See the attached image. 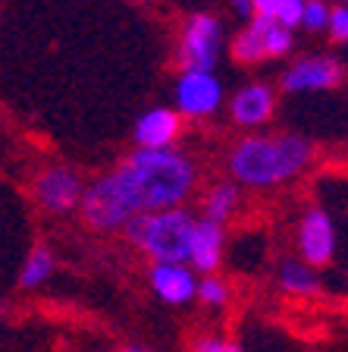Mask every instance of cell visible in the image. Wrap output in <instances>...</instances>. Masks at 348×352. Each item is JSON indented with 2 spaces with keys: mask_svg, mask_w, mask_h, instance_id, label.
<instances>
[{
  "mask_svg": "<svg viewBox=\"0 0 348 352\" xmlns=\"http://www.w3.org/2000/svg\"><path fill=\"white\" fill-rule=\"evenodd\" d=\"M198 167L173 148H135L107 176L82 192V217L91 230H119L163 208H182L195 192Z\"/></svg>",
  "mask_w": 348,
  "mask_h": 352,
  "instance_id": "obj_1",
  "label": "cell"
},
{
  "mask_svg": "<svg viewBox=\"0 0 348 352\" xmlns=\"http://www.w3.org/2000/svg\"><path fill=\"white\" fill-rule=\"evenodd\" d=\"M311 161L314 145L298 132H279V135L251 132L232 145L226 167L235 183L251 189H273L301 176Z\"/></svg>",
  "mask_w": 348,
  "mask_h": 352,
  "instance_id": "obj_2",
  "label": "cell"
},
{
  "mask_svg": "<svg viewBox=\"0 0 348 352\" xmlns=\"http://www.w3.org/2000/svg\"><path fill=\"white\" fill-rule=\"evenodd\" d=\"M195 214L185 208H163L126 223V236L135 242L154 264H185L189 261Z\"/></svg>",
  "mask_w": 348,
  "mask_h": 352,
  "instance_id": "obj_3",
  "label": "cell"
},
{
  "mask_svg": "<svg viewBox=\"0 0 348 352\" xmlns=\"http://www.w3.org/2000/svg\"><path fill=\"white\" fill-rule=\"evenodd\" d=\"M295 47V35L292 29H283L270 19L261 16H251V19L242 25V32L232 38V60L235 63H264V60H279Z\"/></svg>",
  "mask_w": 348,
  "mask_h": 352,
  "instance_id": "obj_4",
  "label": "cell"
},
{
  "mask_svg": "<svg viewBox=\"0 0 348 352\" xmlns=\"http://www.w3.org/2000/svg\"><path fill=\"white\" fill-rule=\"evenodd\" d=\"M223 22L211 13H195L179 38V63L182 69H204L213 73L223 57Z\"/></svg>",
  "mask_w": 348,
  "mask_h": 352,
  "instance_id": "obj_5",
  "label": "cell"
},
{
  "mask_svg": "<svg viewBox=\"0 0 348 352\" xmlns=\"http://www.w3.org/2000/svg\"><path fill=\"white\" fill-rule=\"evenodd\" d=\"M176 113L189 120L213 117L223 107V82L217 73H204V69H182L176 79Z\"/></svg>",
  "mask_w": 348,
  "mask_h": 352,
  "instance_id": "obj_6",
  "label": "cell"
},
{
  "mask_svg": "<svg viewBox=\"0 0 348 352\" xmlns=\"http://www.w3.org/2000/svg\"><path fill=\"white\" fill-rule=\"evenodd\" d=\"M342 82V66L336 57L327 54H314L301 57L283 73V91L289 95H305V91H327Z\"/></svg>",
  "mask_w": 348,
  "mask_h": 352,
  "instance_id": "obj_7",
  "label": "cell"
},
{
  "mask_svg": "<svg viewBox=\"0 0 348 352\" xmlns=\"http://www.w3.org/2000/svg\"><path fill=\"white\" fill-rule=\"evenodd\" d=\"M82 192H85L82 179L66 167H51L35 179L38 201H41L44 211H51V214H66V211H73V208H79Z\"/></svg>",
  "mask_w": 348,
  "mask_h": 352,
  "instance_id": "obj_8",
  "label": "cell"
},
{
  "mask_svg": "<svg viewBox=\"0 0 348 352\" xmlns=\"http://www.w3.org/2000/svg\"><path fill=\"white\" fill-rule=\"evenodd\" d=\"M298 249L305 255V264H329L336 255V227L333 220H329L327 211H308L301 217V227H298Z\"/></svg>",
  "mask_w": 348,
  "mask_h": 352,
  "instance_id": "obj_9",
  "label": "cell"
},
{
  "mask_svg": "<svg viewBox=\"0 0 348 352\" xmlns=\"http://www.w3.org/2000/svg\"><path fill=\"white\" fill-rule=\"evenodd\" d=\"M276 110V95L273 88L264 82H248L242 85L229 101V117L242 129H257V126L270 123Z\"/></svg>",
  "mask_w": 348,
  "mask_h": 352,
  "instance_id": "obj_10",
  "label": "cell"
},
{
  "mask_svg": "<svg viewBox=\"0 0 348 352\" xmlns=\"http://www.w3.org/2000/svg\"><path fill=\"white\" fill-rule=\"evenodd\" d=\"M132 135L138 148H173L182 135V117L173 107H151L135 120Z\"/></svg>",
  "mask_w": 348,
  "mask_h": 352,
  "instance_id": "obj_11",
  "label": "cell"
},
{
  "mask_svg": "<svg viewBox=\"0 0 348 352\" xmlns=\"http://www.w3.org/2000/svg\"><path fill=\"white\" fill-rule=\"evenodd\" d=\"M151 289L167 302V305H185V302H192V296H195L198 280L185 264H154Z\"/></svg>",
  "mask_w": 348,
  "mask_h": 352,
  "instance_id": "obj_12",
  "label": "cell"
},
{
  "mask_svg": "<svg viewBox=\"0 0 348 352\" xmlns=\"http://www.w3.org/2000/svg\"><path fill=\"white\" fill-rule=\"evenodd\" d=\"M220 258H223V227L211 223V220H195L192 245H189V264L201 274H213Z\"/></svg>",
  "mask_w": 348,
  "mask_h": 352,
  "instance_id": "obj_13",
  "label": "cell"
},
{
  "mask_svg": "<svg viewBox=\"0 0 348 352\" xmlns=\"http://www.w3.org/2000/svg\"><path fill=\"white\" fill-rule=\"evenodd\" d=\"M251 10L254 16L261 19H270L283 29H298L301 22V10H305V0H251Z\"/></svg>",
  "mask_w": 348,
  "mask_h": 352,
  "instance_id": "obj_14",
  "label": "cell"
},
{
  "mask_svg": "<svg viewBox=\"0 0 348 352\" xmlns=\"http://www.w3.org/2000/svg\"><path fill=\"white\" fill-rule=\"evenodd\" d=\"M239 205V186L235 183H217L207 195H204V220H211V223H220L223 227L226 220L232 217Z\"/></svg>",
  "mask_w": 348,
  "mask_h": 352,
  "instance_id": "obj_15",
  "label": "cell"
},
{
  "mask_svg": "<svg viewBox=\"0 0 348 352\" xmlns=\"http://www.w3.org/2000/svg\"><path fill=\"white\" fill-rule=\"evenodd\" d=\"M54 267H57V261H54V255L44 245H35V249L29 252V258H25V264H22L19 271V286H25V289H35V286H41L44 280L54 274Z\"/></svg>",
  "mask_w": 348,
  "mask_h": 352,
  "instance_id": "obj_16",
  "label": "cell"
},
{
  "mask_svg": "<svg viewBox=\"0 0 348 352\" xmlns=\"http://www.w3.org/2000/svg\"><path fill=\"white\" fill-rule=\"evenodd\" d=\"M279 280H283V286L289 289V293H298V296L314 293V289H317V277H314V271L308 267V264H298V261L283 264Z\"/></svg>",
  "mask_w": 348,
  "mask_h": 352,
  "instance_id": "obj_17",
  "label": "cell"
},
{
  "mask_svg": "<svg viewBox=\"0 0 348 352\" xmlns=\"http://www.w3.org/2000/svg\"><path fill=\"white\" fill-rule=\"evenodd\" d=\"M329 22V3L327 0H305V10H301V29L305 32H327Z\"/></svg>",
  "mask_w": 348,
  "mask_h": 352,
  "instance_id": "obj_18",
  "label": "cell"
},
{
  "mask_svg": "<svg viewBox=\"0 0 348 352\" xmlns=\"http://www.w3.org/2000/svg\"><path fill=\"white\" fill-rule=\"evenodd\" d=\"M195 296H201L207 305H226V299H229V286L217 277H204L201 283H198Z\"/></svg>",
  "mask_w": 348,
  "mask_h": 352,
  "instance_id": "obj_19",
  "label": "cell"
},
{
  "mask_svg": "<svg viewBox=\"0 0 348 352\" xmlns=\"http://www.w3.org/2000/svg\"><path fill=\"white\" fill-rule=\"evenodd\" d=\"M327 32H329V38H333V41H348V3L329 7Z\"/></svg>",
  "mask_w": 348,
  "mask_h": 352,
  "instance_id": "obj_20",
  "label": "cell"
},
{
  "mask_svg": "<svg viewBox=\"0 0 348 352\" xmlns=\"http://www.w3.org/2000/svg\"><path fill=\"white\" fill-rule=\"evenodd\" d=\"M195 352H239V346L226 343V340H201L195 346Z\"/></svg>",
  "mask_w": 348,
  "mask_h": 352,
  "instance_id": "obj_21",
  "label": "cell"
},
{
  "mask_svg": "<svg viewBox=\"0 0 348 352\" xmlns=\"http://www.w3.org/2000/svg\"><path fill=\"white\" fill-rule=\"evenodd\" d=\"M229 7L235 10V16H239V19H251L254 16V10H251V0H229Z\"/></svg>",
  "mask_w": 348,
  "mask_h": 352,
  "instance_id": "obj_22",
  "label": "cell"
},
{
  "mask_svg": "<svg viewBox=\"0 0 348 352\" xmlns=\"http://www.w3.org/2000/svg\"><path fill=\"white\" fill-rule=\"evenodd\" d=\"M129 352H141V349H129Z\"/></svg>",
  "mask_w": 348,
  "mask_h": 352,
  "instance_id": "obj_23",
  "label": "cell"
},
{
  "mask_svg": "<svg viewBox=\"0 0 348 352\" xmlns=\"http://www.w3.org/2000/svg\"><path fill=\"white\" fill-rule=\"evenodd\" d=\"M342 3H348V0H342Z\"/></svg>",
  "mask_w": 348,
  "mask_h": 352,
  "instance_id": "obj_24",
  "label": "cell"
}]
</instances>
